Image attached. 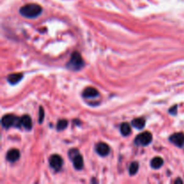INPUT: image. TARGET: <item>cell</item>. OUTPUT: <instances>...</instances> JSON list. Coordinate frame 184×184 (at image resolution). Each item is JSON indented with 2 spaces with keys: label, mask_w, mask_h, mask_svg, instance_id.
<instances>
[{
  "label": "cell",
  "mask_w": 184,
  "mask_h": 184,
  "mask_svg": "<svg viewBox=\"0 0 184 184\" xmlns=\"http://www.w3.org/2000/svg\"><path fill=\"white\" fill-rule=\"evenodd\" d=\"M174 182H175V183H178V182H180V183H182V181H181V179H177L176 181H174Z\"/></svg>",
  "instance_id": "20"
},
{
  "label": "cell",
  "mask_w": 184,
  "mask_h": 184,
  "mask_svg": "<svg viewBox=\"0 0 184 184\" xmlns=\"http://www.w3.org/2000/svg\"><path fill=\"white\" fill-rule=\"evenodd\" d=\"M68 121L67 120H59L57 124V129L58 131H61L68 127Z\"/></svg>",
  "instance_id": "17"
},
{
  "label": "cell",
  "mask_w": 184,
  "mask_h": 184,
  "mask_svg": "<svg viewBox=\"0 0 184 184\" xmlns=\"http://www.w3.org/2000/svg\"><path fill=\"white\" fill-rule=\"evenodd\" d=\"M131 132V127L129 126V124L128 123H122L121 125V133L123 135V136H125V137H127L128 136L129 134Z\"/></svg>",
  "instance_id": "15"
},
{
  "label": "cell",
  "mask_w": 184,
  "mask_h": 184,
  "mask_svg": "<svg viewBox=\"0 0 184 184\" xmlns=\"http://www.w3.org/2000/svg\"><path fill=\"white\" fill-rule=\"evenodd\" d=\"M44 120V110L42 107H40V117H39V122L41 123Z\"/></svg>",
  "instance_id": "18"
},
{
  "label": "cell",
  "mask_w": 184,
  "mask_h": 184,
  "mask_svg": "<svg viewBox=\"0 0 184 184\" xmlns=\"http://www.w3.org/2000/svg\"><path fill=\"white\" fill-rule=\"evenodd\" d=\"M20 125L21 127L25 128L26 130H30L32 129V121L30 116L28 115H24L20 118Z\"/></svg>",
  "instance_id": "8"
},
{
  "label": "cell",
  "mask_w": 184,
  "mask_h": 184,
  "mask_svg": "<svg viewBox=\"0 0 184 184\" xmlns=\"http://www.w3.org/2000/svg\"><path fill=\"white\" fill-rule=\"evenodd\" d=\"M138 167H139V165H138V162H133V163H131V165H129V167H128L129 174H130V175L136 174V173L138 172Z\"/></svg>",
  "instance_id": "16"
},
{
  "label": "cell",
  "mask_w": 184,
  "mask_h": 184,
  "mask_svg": "<svg viewBox=\"0 0 184 184\" xmlns=\"http://www.w3.org/2000/svg\"><path fill=\"white\" fill-rule=\"evenodd\" d=\"M153 136L152 134L148 131H145L143 133L139 134L135 138V144L138 146H148L152 142Z\"/></svg>",
  "instance_id": "5"
},
{
  "label": "cell",
  "mask_w": 184,
  "mask_h": 184,
  "mask_svg": "<svg viewBox=\"0 0 184 184\" xmlns=\"http://www.w3.org/2000/svg\"><path fill=\"white\" fill-rule=\"evenodd\" d=\"M82 95L84 98H95L99 96V92L94 87H86L83 91Z\"/></svg>",
  "instance_id": "11"
},
{
  "label": "cell",
  "mask_w": 184,
  "mask_h": 184,
  "mask_svg": "<svg viewBox=\"0 0 184 184\" xmlns=\"http://www.w3.org/2000/svg\"><path fill=\"white\" fill-rule=\"evenodd\" d=\"M49 162H50V165H51V168L54 169L55 171L60 170L63 165V159L58 154H52L50 157Z\"/></svg>",
  "instance_id": "6"
},
{
  "label": "cell",
  "mask_w": 184,
  "mask_h": 184,
  "mask_svg": "<svg viewBox=\"0 0 184 184\" xmlns=\"http://www.w3.org/2000/svg\"><path fill=\"white\" fill-rule=\"evenodd\" d=\"M2 126L5 127V128H9L11 127H21L20 125V118L14 116L13 114H7L5 115L3 118H2Z\"/></svg>",
  "instance_id": "3"
},
{
  "label": "cell",
  "mask_w": 184,
  "mask_h": 184,
  "mask_svg": "<svg viewBox=\"0 0 184 184\" xmlns=\"http://www.w3.org/2000/svg\"><path fill=\"white\" fill-rule=\"evenodd\" d=\"M20 158V151L18 149H11L7 153V160L10 163H14Z\"/></svg>",
  "instance_id": "10"
},
{
  "label": "cell",
  "mask_w": 184,
  "mask_h": 184,
  "mask_svg": "<svg viewBox=\"0 0 184 184\" xmlns=\"http://www.w3.org/2000/svg\"><path fill=\"white\" fill-rule=\"evenodd\" d=\"M84 66V62L83 60L82 56L79 52L75 51L74 53H72L71 57H70L69 61L67 64V67L71 70H80Z\"/></svg>",
  "instance_id": "2"
},
{
  "label": "cell",
  "mask_w": 184,
  "mask_h": 184,
  "mask_svg": "<svg viewBox=\"0 0 184 184\" xmlns=\"http://www.w3.org/2000/svg\"><path fill=\"white\" fill-rule=\"evenodd\" d=\"M69 158L73 161L74 167L76 170H82L84 167V159L77 149H71L68 153Z\"/></svg>",
  "instance_id": "4"
},
{
  "label": "cell",
  "mask_w": 184,
  "mask_h": 184,
  "mask_svg": "<svg viewBox=\"0 0 184 184\" xmlns=\"http://www.w3.org/2000/svg\"><path fill=\"white\" fill-rule=\"evenodd\" d=\"M169 139L175 146H179V147H182L184 145V133L177 132V133L172 134Z\"/></svg>",
  "instance_id": "7"
},
{
  "label": "cell",
  "mask_w": 184,
  "mask_h": 184,
  "mask_svg": "<svg viewBox=\"0 0 184 184\" xmlns=\"http://www.w3.org/2000/svg\"><path fill=\"white\" fill-rule=\"evenodd\" d=\"M42 12V8L37 4H27L20 8V14L27 18H35Z\"/></svg>",
  "instance_id": "1"
},
{
  "label": "cell",
  "mask_w": 184,
  "mask_h": 184,
  "mask_svg": "<svg viewBox=\"0 0 184 184\" xmlns=\"http://www.w3.org/2000/svg\"><path fill=\"white\" fill-rule=\"evenodd\" d=\"M177 105H174L172 108H171L170 110H169V112L171 113V114H173L175 115L176 114V112H177Z\"/></svg>",
  "instance_id": "19"
},
{
  "label": "cell",
  "mask_w": 184,
  "mask_h": 184,
  "mask_svg": "<svg viewBox=\"0 0 184 184\" xmlns=\"http://www.w3.org/2000/svg\"><path fill=\"white\" fill-rule=\"evenodd\" d=\"M24 77V75L21 73H15V74H11L7 76V81L10 83L11 84H16L17 83H19Z\"/></svg>",
  "instance_id": "12"
},
{
  "label": "cell",
  "mask_w": 184,
  "mask_h": 184,
  "mask_svg": "<svg viewBox=\"0 0 184 184\" xmlns=\"http://www.w3.org/2000/svg\"><path fill=\"white\" fill-rule=\"evenodd\" d=\"M150 165H151V167L154 169H159L164 165V160L161 157H154L152 159Z\"/></svg>",
  "instance_id": "14"
},
{
  "label": "cell",
  "mask_w": 184,
  "mask_h": 184,
  "mask_svg": "<svg viewBox=\"0 0 184 184\" xmlns=\"http://www.w3.org/2000/svg\"><path fill=\"white\" fill-rule=\"evenodd\" d=\"M95 150L97 154H100L101 156H106L110 153V146L107 144L101 142V143L96 145Z\"/></svg>",
  "instance_id": "9"
},
{
  "label": "cell",
  "mask_w": 184,
  "mask_h": 184,
  "mask_svg": "<svg viewBox=\"0 0 184 184\" xmlns=\"http://www.w3.org/2000/svg\"><path fill=\"white\" fill-rule=\"evenodd\" d=\"M131 125L134 127L138 128V129H142L144 128L145 125H146V120L143 119V118H138V119H134L132 122H131Z\"/></svg>",
  "instance_id": "13"
}]
</instances>
